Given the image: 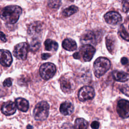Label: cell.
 Returning <instances> with one entry per match:
<instances>
[{
    "label": "cell",
    "instance_id": "obj_1",
    "mask_svg": "<svg viewBox=\"0 0 129 129\" xmlns=\"http://www.w3.org/2000/svg\"><path fill=\"white\" fill-rule=\"evenodd\" d=\"M22 10L18 6H9L3 8L0 12L1 18L8 24H13L17 22Z\"/></svg>",
    "mask_w": 129,
    "mask_h": 129
},
{
    "label": "cell",
    "instance_id": "obj_2",
    "mask_svg": "<svg viewBox=\"0 0 129 129\" xmlns=\"http://www.w3.org/2000/svg\"><path fill=\"white\" fill-rule=\"evenodd\" d=\"M110 60L103 57H99L94 62L93 71L95 77L99 78L106 73L110 68Z\"/></svg>",
    "mask_w": 129,
    "mask_h": 129
},
{
    "label": "cell",
    "instance_id": "obj_3",
    "mask_svg": "<svg viewBox=\"0 0 129 129\" xmlns=\"http://www.w3.org/2000/svg\"><path fill=\"white\" fill-rule=\"evenodd\" d=\"M49 105L44 101L38 103L33 110V116L35 120L43 121L45 120L49 114Z\"/></svg>",
    "mask_w": 129,
    "mask_h": 129
},
{
    "label": "cell",
    "instance_id": "obj_4",
    "mask_svg": "<svg viewBox=\"0 0 129 129\" xmlns=\"http://www.w3.org/2000/svg\"><path fill=\"white\" fill-rule=\"evenodd\" d=\"M55 66L51 62H46L42 64L39 69L40 75L44 80L51 78L56 72Z\"/></svg>",
    "mask_w": 129,
    "mask_h": 129
},
{
    "label": "cell",
    "instance_id": "obj_5",
    "mask_svg": "<svg viewBox=\"0 0 129 129\" xmlns=\"http://www.w3.org/2000/svg\"><path fill=\"white\" fill-rule=\"evenodd\" d=\"M95 48L91 45L86 44L82 45L78 51L80 56V59L81 56L82 57L83 59L85 61H90L95 52Z\"/></svg>",
    "mask_w": 129,
    "mask_h": 129
},
{
    "label": "cell",
    "instance_id": "obj_6",
    "mask_svg": "<svg viewBox=\"0 0 129 129\" xmlns=\"http://www.w3.org/2000/svg\"><path fill=\"white\" fill-rule=\"evenodd\" d=\"M29 46L26 42H21L17 44L13 50V54L19 59L25 60L27 58Z\"/></svg>",
    "mask_w": 129,
    "mask_h": 129
},
{
    "label": "cell",
    "instance_id": "obj_7",
    "mask_svg": "<svg viewBox=\"0 0 129 129\" xmlns=\"http://www.w3.org/2000/svg\"><path fill=\"white\" fill-rule=\"evenodd\" d=\"M95 95L94 89L89 86H85L82 87L78 93V98L81 101H85L93 98Z\"/></svg>",
    "mask_w": 129,
    "mask_h": 129
},
{
    "label": "cell",
    "instance_id": "obj_8",
    "mask_svg": "<svg viewBox=\"0 0 129 129\" xmlns=\"http://www.w3.org/2000/svg\"><path fill=\"white\" fill-rule=\"evenodd\" d=\"M116 111L120 117L122 118H126L129 117V101L121 99L118 101Z\"/></svg>",
    "mask_w": 129,
    "mask_h": 129
},
{
    "label": "cell",
    "instance_id": "obj_9",
    "mask_svg": "<svg viewBox=\"0 0 129 129\" xmlns=\"http://www.w3.org/2000/svg\"><path fill=\"white\" fill-rule=\"evenodd\" d=\"M104 19L106 22L110 25H116L122 21L120 15L116 12L111 11L107 12L104 15Z\"/></svg>",
    "mask_w": 129,
    "mask_h": 129
},
{
    "label": "cell",
    "instance_id": "obj_10",
    "mask_svg": "<svg viewBox=\"0 0 129 129\" xmlns=\"http://www.w3.org/2000/svg\"><path fill=\"white\" fill-rule=\"evenodd\" d=\"M60 87L65 93H69L74 89L75 84L73 80L68 77H62L60 80Z\"/></svg>",
    "mask_w": 129,
    "mask_h": 129
},
{
    "label": "cell",
    "instance_id": "obj_11",
    "mask_svg": "<svg viewBox=\"0 0 129 129\" xmlns=\"http://www.w3.org/2000/svg\"><path fill=\"white\" fill-rule=\"evenodd\" d=\"M13 61L10 51L6 49H0V63L4 67H9Z\"/></svg>",
    "mask_w": 129,
    "mask_h": 129
},
{
    "label": "cell",
    "instance_id": "obj_12",
    "mask_svg": "<svg viewBox=\"0 0 129 129\" xmlns=\"http://www.w3.org/2000/svg\"><path fill=\"white\" fill-rule=\"evenodd\" d=\"M97 33L93 31H89L83 34L81 37V41L83 44H94L97 42Z\"/></svg>",
    "mask_w": 129,
    "mask_h": 129
},
{
    "label": "cell",
    "instance_id": "obj_13",
    "mask_svg": "<svg viewBox=\"0 0 129 129\" xmlns=\"http://www.w3.org/2000/svg\"><path fill=\"white\" fill-rule=\"evenodd\" d=\"M42 31V24L39 21L32 23L28 29V34L32 37L37 36L41 33Z\"/></svg>",
    "mask_w": 129,
    "mask_h": 129
},
{
    "label": "cell",
    "instance_id": "obj_14",
    "mask_svg": "<svg viewBox=\"0 0 129 129\" xmlns=\"http://www.w3.org/2000/svg\"><path fill=\"white\" fill-rule=\"evenodd\" d=\"M16 104L12 101H9L5 102L1 108V111L3 114L9 116L14 114L16 111Z\"/></svg>",
    "mask_w": 129,
    "mask_h": 129
},
{
    "label": "cell",
    "instance_id": "obj_15",
    "mask_svg": "<svg viewBox=\"0 0 129 129\" xmlns=\"http://www.w3.org/2000/svg\"><path fill=\"white\" fill-rule=\"evenodd\" d=\"M74 110L73 104L69 101H66L61 104L59 108L60 113L64 115L71 114Z\"/></svg>",
    "mask_w": 129,
    "mask_h": 129
},
{
    "label": "cell",
    "instance_id": "obj_16",
    "mask_svg": "<svg viewBox=\"0 0 129 129\" xmlns=\"http://www.w3.org/2000/svg\"><path fill=\"white\" fill-rule=\"evenodd\" d=\"M105 43L108 51L113 54L115 50L116 47V38L113 35H108L105 38Z\"/></svg>",
    "mask_w": 129,
    "mask_h": 129
},
{
    "label": "cell",
    "instance_id": "obj_17",
    "mask_svg": "<svg viewBox=\"0 0 129 129\" xmlns=\"http://www.w3.org/2000/svg\"><path fill=\"white\" fill-rule=\"evenodd\" d=\"M16 105L18 109L22 112H26L29 107V102L25 99L21 97L18 98L15 100Z\"/></svg>",
    "mask_w": 129,
    "mask_h": 129
},
{
    "label": "cell",
    "instance_id": "obj_18",
    "mask_svg": "<svg viewBox=\"0 0 129 129\" xmlns=\"http://www.w3.org/2000/svg\"><path fill=\"white\" fill-rule=\"evenodd\" d=\"M113 79L118 82H125L129 80V74L122 71H114L112 72Z\"/></svg>",
    "mask_w": 129,
    "mask_h": 129
},
{
    "label": "cell",
    "instance_id": "obj_19",
    "mask_svg": "<svg viewBox=\"0 0 129 129\" xmlns=\"http://www.w3.org/2000/svg\"><path fill=\"white\" fill-rule=\"evenodd\" d=\"M62 47L68 51H72L76 50L77 45L75 40L71 38H66L62 42Z\"/></svg>",
    "mask_w": 129,
    "mask_h": 129
},
{
    "label": "cell",
    "instance_id": "obj_20",
    "mask_svg": "<svg viewBox=\"0 0 129 129\" xmlns=\"http://www.w3.org/2000/svg\"><path fill=\"white\" fill-rule=\"evenodd\" d=\"M44 44L45 49L48 51H56L58 47V43L55 41L50 39H46Z\"/></svg>",
    "mask_w": 129,
    "mask_h": 129
},
{
    "label": "cell",
    "instance_id": "obj_21",
    "mask_svg": "<svg viewBox=\"0 0 129 129\" xmlns=\"http://www.w3.org/2000/svg\"><path fill=\"white\" fill-rule=\"evenodd\" d=\"M78 11V8L74 5H72L64 9L62 12V14L64 17H68L77 13Z\"/></svg>",
    "mask_w": 129,
    "mask_h": 129
},
{
    "label": "cell",
    "instance_id": "obj_22",
    "mask_svg": "<svg viewBox=\"0 0 129 129\" xmlns=\"http://www.w3.org/2000/svg\"><path fill=\"white\" fill-rule=\"evenodd\" d=\"M88 122L82 118H79L76 119L74 127L79 129H85L88 127Z\"/></svg>",
    "mask_w": 129,
    "mask_h": 129
},
{
    "label": "cell",
    "instance_id": "obj_23",
    "mask_svg": "<svg viewBox=\"0 0 129 129\" xmlns=\"http://www.w3.org/2000/svg\"><path fill=\"white\" fill-rule=\"evenodd\" d=\"M40 46V41L36 38H34L30 43V49L31 51L35 52L39 49Z\"/></svg>",
    "mask_w": 129,
    "mask_h": 129
},
{
    "label": "cell",
    "instance_id": "obj_24",
    "mask_svg": "<svg viewBox=\"0 0 129 129\" xmlns=\"http://www.w3.org/2000/svg\"><path fill=\"white\" fill-rule=\"evenodd\" d=\"M118 33L123 39L129 41V34L126 31L123 25H120L118 30Z\"/></svg>",
    "mask_w": 129,
    "mask_h": 129
},
{
    "label": "cell",
    "instance_id": "obj_25",
    "mask_svg": "<svg viewBox=\"0 0 129 129\" xmlns=\"http://www.w3.org/2000/svg\"><path fill=\"white\" fill-rule=\"evenodd\" d=\"M61 0H48V5L52 9H57L61 6Z\"/></svg>",
    "mask_w": 129,
    "mask_h": 129
},
{
    "label": "cell",
    "instance_id": "obj_26",
    "mask_svg": "<svg viewBox=\"0 0 129 129\" xmlns=\"http://www.w3.org/2000/svg\"><path fill=\"white\" fill-rule=\"evenodd\" d=\"M120 91L126 96H129V86L127 85L121 86L119 88Z\"/></svg>",
    "mask_w": 129,
    "mask_h": 129
},
{
    "label": "cell",
    "instance_id": "obj_27",
    "mask_svg": "<svg viewBox=\"0 0 129 129\" xmlns=\"http://www.w3.org/2000/svg\"><path fill=\"white\" fill-rule=\"evenodd\" d=\"M122 10L125 13L129 11V0H122Z\"/></svg>",
    "mask_w": 129,
    "mask_h": 129
},
{
    "label": "cell",
    "instance_id": "obj_28",
    "mask_svg": "<svg viewBox=\"0 0 129 129\" xmlns=\"http://www.w3.org/2000/svg\"><path fill=\"white\" fill-rule=\"evenodd\" d=\"M12 85V81L11 78H8L5 80V81L3 82V86L4 87H9L11 86Z\"/></svg>",
    "mask_w": 129,
    "mask_h": 129
},
{
    "label": "cell",
    "instance_id": "obj_29",
    "mask_svg": "<svg viewBox=\"0 0 129 129\" xmlns=\"http://www.w3.org/2000/svg\"><path fill=\"white\" fill-rule=\"evenodd\" d=\"M91 126L92 128H98L99 127V123L97 121H94L91 123Z\"/></svg>",
    "mask_w": 129,
    "mask_h": 129
},
{
    "label": "cell",
    "instance_id": "obj_30",
    "mask_svg": "<svg viewBox=\"0 0 129 129\" xmlns=\"http://www.w3.org/2000/svg\"><path fill=\"white\" fill-rule=\"evenodd\" d=\"M51 56L50 54L49 53H42L41 54V58L42 59H48L49 57H50V56Z\"/></svg>",
    "mask_w": 129,
    "mask_h": 129
},
{
    "label": "cell",
    "instance_id": "obj_31",
    "mask_svg": "<svg viewBox=\"0 0 129 129\" xmlns=\"http://www.w3.org/2000/svg\"><path fill=\"white\" fill-rule=\"evenodd\" d=\"M128 59L126 57H122L121 58V60H120V62H121V64H123V65L127 64L128 63Z\"/></svg>",
    "mask_w": 129,
    "mask_h": 129
},
{
    "label": "cell",
    "instance_id": "obj_32",
    "mask_svg": "<svg viewBox=\"0 0 129 129\" xmlns=\"http://www.w3.org/2000/svg\"><path fill=\"white\" fill-rule=\"evenodd\" d=\"M0 38L1 40L3 41V42H6L7 41V39L6 37V36L5 35V34L3 32H1L0 31Z\"/></svg>",
    "mask_w": 129,
    "mask_h": 129
},
{
    "label": "cell",
    "instance_id": "obj_33",
    "mask_svg": "<svg viewBox=\"0 0 129 129\" xmlns=\"http://www.w3.org/2000/svg\"><path fill=\"white\" fill-rule=\"evenodd\" d=\"M2 89V88H1V89H0V97H1V96H3V93H5L3 91V89Z\"/></svg>",
    "mask_w": 129,
    "mask_h": 129
},
{
    "label": "cell",
    "instance_id": "obj_34",
    "mask_svg": "<svg viewBox=\"0 0 129 129\" xmlns=\"http://www.w3.org/2000/svg\"><path fill=\"white\" fill-rule=\"evenodd\" d=\"M27 128H33V126H31V125H28L27 126Z\"/></svg>",
    "mask_w": 129,
    "mask_h": 129
},
{
    "label": "cell",
    "instance_id": "obj_35",
    "mask_svg": "<svg viewBox=\"0 0 129 129\" xmlns=\"http://www.w3.org/2000/svg\"><path fill=\"white\" fill-rule=\"evenodd\" d=\"M127 71L129 72V67H128V69H127Z\"/></svg>",
    "mask_w": 129,
    "mask_h": 129
},
{
    "label": "cell",
    "instance_id": "obj_36",
    "mask_svg": "<svg viewBox=\"0 0 129 129\" xmlns=\"http://www.w3.org/2000/svg\"><path fill=\"white\" fill-rule=\"evenodd\" d=\"M68 1H74V0H68Z\"/></svg>",
    "mask_w": 129,
    "mask_h": 129
},
{
    "label": "cell",
    "instance_id": "obj_37",
    "mask_svg": "<svg viewBox=\"0 0 129 129\" xmlns=\"http://www.w3.org/2000/svg\"><path fill=\"white\" fill-rule=\"evenodd\" d=\"M128 27H129V26H128Z\"/></svg>",
    "mask_w": 129,
    "mask_h": 129
}]
</instances>
